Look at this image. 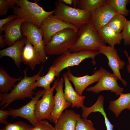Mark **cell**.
Wrapping results in <instances>:
<instances>
[{"label":"cell","mask_w":130,"mask_h":130,"mask_svg":"<svg viewBox=\"0 0 130 130\" xmlns=\"http://www.w3.org/2000/svg\"><path fill=\"white\" fill-rule=\"evenodd\" d=\"M27 68L23 71L24 77L15 85L10 92L7 94H0V106L5 108L16 100H22L25 98H33L36 92L34 91L37 86L36 84V74L31 77L27 75Z\"/></svg>","instance_id":"1"},{"label":"cell","mask_w":130,"mask_h":130,"mask_svg":"<svg viewBox=\"0 0 130 130\" xmlns=\"http://www.w3.org/2000/svg\"><path fill=\"white\" fill-rule=\"evenodd\" d=\"M106 46L94 27L91 18L79 28L76 41L69 50L71 52L85 50L98 51L99 48Z\"/></svg>","instance_id":"2"},{"label":"cell","mask_w":130,"mask_h":130,"mask_svg":"<svg viewBox=\"0 0 130 130\" xmlns=\"http://www.w3.org/2000/svg\"><path fill=\"white\" fill-rule=\"evenodd\" d=\"M16 5L12 9L14 14L40 28L44 20L52 14L54 11V10L46 11L36 2H31L27 0H18Z\"/></svg>","instance_id":"3"},{"label":"cell","mask_w":130,"mask_h":130,"mask_svg":"<svg viewBox=\"0 0 130 130\" xmlns=\"http://www.w3.org/2000/svg\"><path fill=\"white\" fill-rule=\"evenodd\" d=\"M100 53L98 50H85L71 52L68 50L55 59L51 66L56 71V77L58 78L61 72L64 69L69 67L78 65L85 59L91 58L92 63L95 65L96 64L95 58Z\"/></svg>","instance_id":"4"},{"label":"cell","mask_w":130,"mask_h":130,"mask_svg":"<svg viewBox=\"0 0 130 130\" xmlns=\"http://www.w3.org/2000/svg\"><path fill=\"white\" fill-rule=\"evenodd\" d=\"M78 32L73 29H64L54 35L45 46V51L47 55H60L69 50L77 39Z\"/></svg>","instance_id":"5"},{"label":"cell","mask_w":130,"mask_h":130,"mask_svg":"<svg viewBox=\"0 0 130 130\" xmlns=\"http://www.w3.org/2000/svg\"><path fill=\"white\" fill-rule=\"evenodd\" d=\"M54 5L55 16L79 29L91 19V12L71 7L66 5L62 0L55 1Z\"/></svg>","instance_id":"6"},{"label":"cell","mask_w":130,"mask_h":130,"mask_svg":"<svg viewBox=\"0 0 130 130\" xmlns=\"http://www.w3.org/2000/svg\"><path fill=\"white\" fill-rule=\"evenodd\" d=\"M21 30L23 36L25 37L35 48L41 63H44L48 57L45 52L43 32L41 28L25 21L22 24Z\"/></svg>","instance_id":"7"},{"label":"cell","mask_w":130,"mask_h":130,"mask_svg":"<svg viewBox=\"0 0 130 130\" xmlns=\"http://www.w3.org/2000/svg\"><path fill=\"white\" fill-rule=\"evenodd\" d=\"M59 78L55 80L51 89L45 91L42 98L38 100L35 106V117L39 121L47 119L52 122L51 113L55 105L53 92Z\"/></svg>","instance_id":"8"},{"label":"cell","mask_w":130,"mask_h":130,"mask_svg":"<svg viewBox=\"0 0 130 130\" xmlns=\"http://www.w3.org/2000/svg\"><path fill=\"white\" fill-rule=\"evenodd\" d=\"M99 70L101 75L98 83L93 86L87 88L86 90L97 93L103 91L109 90L117 96L119 95L124 91V89L119 85L118 78L102 67Z\"/></svg>","instance_id":"9"},{"label":"cell","mask_w":130,"mask_h":130,"mask_svg":"<svg viewBox=\"0 0 130 130\" xmlns=\"http://www.w3.org/2000/svg\"><path fill=\"white\" fill-rule=\"evenodd\" d=\"M41 28L43 32V39L45 46L54 35L64 29L70 28L77 32H78L79 29L76 26L62 20L53 14L44 20Z\"/></svg>","instance_id":"10"},{"label":"cell","mask_w":130,"mask_h":130,"mask_svg":"<svg viewBox=\"0 0 130 130\" xmlns=\"http://www.w3.org/2000/svg\"><path fill=\"white\" fill-rule=\"evenodd\" d=\"M45 91L44 89L38 90L30 101L19 109L9 108L8 110L10 116L13 118L20 117L25 118L28 120L32 126H35L39 122L35 115V105L37 101L42 96Z\"/></svg>","instance_id":"11"},{"label":"cell","mask_w":130,"mask_h":130,"mask_svg":"<svg viewBox=\"0 0 130 130\" xmlns=\"http://www.w3.org/2000/svg\"><path fill=\"white\" fill-rule=\"evenodd\" d=\"M98 51L100 53L106 56L108 60V65L112 70L113 74L125 86H126L127 82L122 78L120 71V70L123 69L125 62L121 59L117 50L114 47L109 45L101 46L99 48Z\"/></svg>","instance_id":"12"},{"label":"cell","mask_w":130,"mask_h":130,"mask_svg":"<svg viewBox=\"0 0 130 130\" xmlns=\"http://www.w3.org/2000/svg\"><path fill=\"white\" fill-rule=\"evenodd\" d=\"M91 14L92 22L97 32L106 25L114 16L119 14L106 2L91 11Z\"/></svg>","instance_id":"13"},{"label":"cell","mask_w":130,"mask_h":130,"mask_svg":"<svg viewBox=\"0 0 130 130\" xmlns=\"http://www.w3.org/2000/svg\"><path fill=\"white\" fill-rule=\"evenodd\" d=\"M63 78L59 79L55 88L56 93L54 96L55 105L51 113L52 122L55 123L59 118L64 110L71 106V103L67 101L63 91Z\"/></svg>","instance_id":"14"},{"label":"cell","mask_w":130,"mask_h":130,"mask_svg":"<svg viewBox=\"0 0 130 130\" xmlns=\"http://www.w3.org/2000/svg\"><path fill=\"white\" fill-rule=\"evenodd\" d=\"M65 73L70 81H71L75 87L76 92L79 95L82 96L85 89L89 85L99 80L100 72L99 70L96 71L91 75H88L81 77L74 76L71 73L69 68Z\"/></svg>","instance_id":"15"},{"label":"cell","mask_w":130,"mask_h":130,"mask_svg":"<svg viewBox=\"0 0 130 130\" xmlns=\"http://www.w3.org/2000/svg\"><path fill=\"white\" fill-rule=\"evenodd\" d=\"M25 21V19L19 17L4 26L2 28L5 32L3 36L7 45L10 46L23 38L21 27L22 24Z\"/></svg>","instance_id":"16"},{"label":"cell","mask_w":130,"mask_h":130,"mask_svg":"<svg viewBox=\"0 0 130 130\" xmlns=\"http://www.w3.org/2000/svg\"><path fill=\"white\" fill-rule=\"evenodd\" d=\"M27 39L24 36L17 41L12 46L0 51V58L6 56L11 58L14 61L16 66L21 67L22 50Z\"/></svg>","instance_id":"17"},{"label":"cell","mask_w":130,"mask_h":130,"mask_svg":"<svg viewBox=\"0 0 130 130\" xmlns=\"http://www.w3.org/2000/svg\"><path fill=\"white\" fill-rule=\"evenodd\" d=\"M81 116L73 110L67 109L55 123L56 130H75L78 119Z\"/></svg>","instance_id":"18"},{"label":"cell","mask_w":130,"mask_h":130,"mask_svg":"<svg viewBox=\"0 0 130 130\" xmlns=\"http://www.w3.org/2000/svg\"><path fill=\"white\" fill-rule=\"evenodd\" d=\"M63 78L65 84L64 94L67 101L71 103L72 107H84L86 97L79 95L74 90L66 73L63 74Z\"/></svg>","instance_id":"19"},{"label":"cell","mask_w":130,"mask_h":130,"mask_svg":"<svg viewBox=\"0 0 130 130\" xmlns=\"http://www.w3.org/2000/svg\"><path fill=\"white\" fill-rule=\"evenodd\" d=\"M22 62L34 70L36 66L41 63L40 57L35 48L28 40L23 48L21 54Z\"/></svg>","instance_id":"20"},{"label":"cell","mask_w":130,"mask_h":130,"mask_svg":"<svg viewBox=\"0 0 130 130\" xmlns=\"http://www.w3.org/2000/svg\"><path fill=\"white\" fill-rule=\"evenodd\" d=\"M119 98L116 100L111 101L108 109L118 117L124 109L130 111V93H121Z\"/></svg>","instance_id":"21"},{"label":"cell","mask_w":130,"mask_h":130,"mask_svg":"<svg viewBox=\"0 0 130 130\" xmlns=\"http://www.w3.org/2000/svg\"><path fill=\"white\" fill-rule=\"evenodd\" d=\"M98 32L105 44L114 47L117 44H120L123 38L121 32H117L106 25L101 28Z\"/></svg>","instance_id":"22"},{"label":"cell","mask_w":130,"mask_h":130,"mask_svg":"<svg viewBox=\"0 0 130 130\" xmlns=\"http://www.w3.org/2000/svg\"><path fill=\"white\" fill-rule=\"evenodd\" d=\"M21 77L17 78L10 76L2 67L0 68V94H7L11 91L15 83L20 81Z\"/></svg>","instance_id":"23"},{"label":"cell","mask_w":130,"mask_h":130,"mask_svg":"<svg viewBox=\"0 0 130 130\" xmlns=\"http://www.w3.org/2000/svg\"><path fill=\"white\" fill-rule=\"evenodd\" d=\"M106 0H73L74 7L90 12L106 2Z\"/></svg>","instance_id":"24"},{"label":"cell","mask_w":130,"mask_h":130,"mask_svg":"<svg viewBox=\"0 0 130 130\" xmlns=\"http://www.w3.org/2000/svg\"><path fill=\"white\" fill-rule=\"evenodd\" d=\"M130 2L129 0H108L106 3L118 14L126 16L129 15L130 12L126 8L127 5Z\"/></svg>","instance_id":"25"},{"label":"cell","mask_w":130,"mask_h":130,"mask_svg":"<svg viewBox=\"0 0 130 130\" xmlns=\"http://www.w3.org/2000/svg\"><path fill=\"white\" fill-rule=\"evenodd\" d=\"M127 20L124 15L118 14L114 16L106 25L115 31L121 33Z\"/></svg>","instance_id":"26"},{"label":"cell","mask_w":130,"mask_h":130,"mask_svg":"<svg viewBox=\"0 0 130 130\" xmlns=\"http://www.w3.org/2000/svg\"><path fill=\"white\" fill-rule=\"evenodd\" d=\"M33 126L20 121L13 123H8L0 130H32Z\"/></svg>","instance_id":"27"},{"label":"cell","mask_w":130,"mask_h":130,"mask_svg":"<svg viewBox=\"0 0 130 130\" xmlns=\"http://www.w3.org/2000/svg\"><path fill=\"white\" fill-rule=\"evenodd\" d=\"M75 130H97L93 122L90 120L81 117L78 120Z\"/></svg>","instance_id":"28"},{"label":"cell","mask_w":130,"mask_h":130,"mask_svg":"<svg viewBox=\"0 0 130 130\" xmlns=\"http://www.w3.org/2000/svg\"><path fill=\"white\" fill-rule=\"evenodd\" d=\"M18 0H0V16L6 15L9 9H12Z\"/></svg>","instance_id":"29"},{"label":"cell","mask_w":130,"mask_h":130,"mask_svg":"<svg viewBox=\"0 0 130 130\" xmlns=\"http://www.w3.org/2000/svg\"><path fill=\"white\" fill-rule=\"evenodd\" d=\"M42 66L38 73L36 74V84L37 87L43 88L45 91L50 89L51 88L50 85L51 84L47 81L45 79L44 76H41L40 75L43 69Z\"/></svg>","instance_id":"30"},{"label":"cell","mask_w":130,"mask_h":130,"mask_svg":"<svg viewBox=\"0 0 130 130\" xmlns=\"http://www.w3.org/2000/svg\"><path fill=\"white\" fill-rule=\"evenodd\" d=\"M125 46L130 45V20H127L121 32Z\"/></svg>","instance_id":"31"},{"label":"cell","mask_w":130,"mask_h":130,"mask_svg":"<svg viewBox=\"0 0 130 130\" xmlns=\"http://www.w3.org/2000/svg\"><path fill=\"white\" fill-rule=\"evenodd\" d=\"M32 130H56L53 126L46 120L39 121L37 124L33 127Z\"/></svg>","instance_id":"32"},{"label":"cell","mask_w":130,"mask_h":130,"mask_svg":"<svg viewBox=\"0 0 130 130\" xmlns=\"http://www.w3.org/2000/svg\"><path fill=\"white\" fill-rule=\"evenodd\" d=\"M19 17L14 15L13 14L8 15L7 17L4 19L0 20V34L3 32L2 28L4 26L8 23Z\"/></svg>","instance_id":"33"},{"label":"cell","mask_w":130,"mask_h":130,"mask_svg":"<svg viewBox=\"0 0 130 130\" xmlns=\"http://www.w3.org/2000/svg\"><path fill=\"white\" fill-rule=\"evenodd\" d=\"M56 76V72L55 70L51 66L49 68L47 74L44 76L46 80L50 83H52Z\"/></svg>","instance_id":"34"},{"label":"cell","mask_w":130,"mask_h":130,"mask_svg":"<svg viewBox=\"0 0 130 130\" xmlns=\"http://www.w3.org/2000/svg\"><path fill=\"white\" fill-rule=\"evenodd\" d=\"M10 116L8 110H3L2 109L0 110V123L5 125L8 124L7 121V118Z\"/></svg>","instance_id":"35"},{"label":"cell","mask_w":130,"mask_h":130,"mask_svg":"<svg viewBox=\"0 0 130 130\" xmlns=\"http://www.w3.org/2000/svg\"><path fill=\"white\" fill-rule=\"evenodd\" d=\"M6 45L4 39L3 35L0 34V47L1 48H4Z\"/></svg>","instance_id":"36"},{"label":"cell","mask_w":130,"mask_h":130,"mask_svg":"<svg viewBox=\"0 0 130 130\" xmlns=\"http://www.w3.org/2000/svg\"><path fill=\"white\" fill-rule=\"evenodd\" d=\"M124 52L127 58L129 63L127 66V69L128 72L130 74V57L126 51H124Z\"/></svg>","instance_id":"37"},{"label":"cell","mask_w":130,"mask_h":130,"mask_svg":"<svg viewBox=\"0 0 130 130\" xmlns=\"http://www.w3.org/2000/svg\"><path fill=\"white\" fill-rule=\"evenodd\" d=\"M62 0L63 3L66 4L71 5L72 4L73 0Z\"/></svg>","instance_id":"38"}]
</instances>
